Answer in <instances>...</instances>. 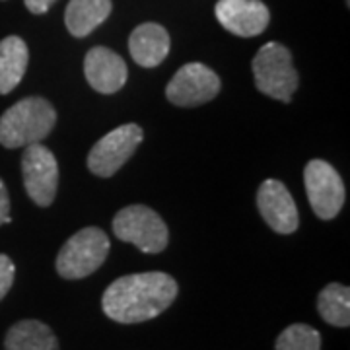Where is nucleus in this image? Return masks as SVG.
Segmentation results:
<instances>
[{
    "instance_id": "obj_1",
    "label": "nucleus",
    "mask_w": 350,
    "mask_h": 350,
    "mask_svg": "<svg viewBox=\"0 0 350 350\" xmlns=\"http://www.w3.org/2000/svg\"><path fill=\"white\" fill-rule=\"evenodd\" d=\"M177 298V282L165 273H137L117 278L103 292V313L117 323H142L163 313Z\"/></svg>"
},
{
    "instance_id": "obj_2",
    "label": "nucleus",
    "mask_w": 350,
    "mask_h": 350,
    "mask_svg": "<svg viewBox=\"0 0 350 350\" xmlns=\"http://www.w3.org/2000/svg\"><path fill=\"white\" fill-rule=\"evenodd\" d=\"M57 125V111L43 98H24L0 117V144L4 148H22L39 144Z\"/></svg>"
},
{
    "instance_id": "obj_3",
    "label": "nucleus",
    "mask_w": 350,
    "mask_h": 350,
    "mask_svg": "<svg viewBox=\"0 0 350 350\" xmlns=\"http://www.w3.org/2000/svg\"><path fill=\"white\" fill-rule=\"evenodd\" d=\"M253 76L257 90L278 101L292 100L298 90V72L292 63V53L276 43H265L253 59Z\"/></svg>"
},
{
    "instance_id": "obj_4",
    "label": "nucleus",
    "mask_w": 350,
    "mask_h": 350,
    "mask_svg": "<svg viewBox=\"0 0 350 350\" xmlns=\"http://www.w3.org/2000/svg\"><path fill=\"white\" fill-rule=\"evenodd\" d=\"M111 250L107 234L100 228H84L76 232L59 251L57 257V273L66 280L86 278L96 273L105 262Z\"/></svg>"
},
{
    "instance_id": "obj_5",
    "label": "nucleus",
    "mask_w": 350,
    "mask_h": 350,
    "mask_svg": "<svg viewBox=\"0 0 350 350\" xmlns=\"http://www.w3.org/2000/svg\"><path fill=\"white\" fill-rule=\"evenodd\" d=\"M113 234L125 243L137 245L142 253H162L170 241L162 216L144 204L125 206L115 214Z\"/></svg>"
},
{
    "instance_id": "obj_6",
    "label": "nucleus",
    "mask_w": 350,
    "mask_h": 350,
    "mask_svg": "<svg viewBox=\"0 0 350 350\" xmlns=\"http://www.w3.org/2000/svg\"><path fill=\"white\" fill-rule=\"evenodd\" d=\"M144 138V131L137 123L113 129L105 137H101L88 154V170L98 177H111L137 152Z\"/></svg>"
},
{
    "instance_id": "obj_7",
    "label": "nucleus",
    "mask_w": 350,
    "mask_h": 350,
    "mask_svg": "<svg viewBox=\"0 0 350 350\" xmlns=\"http://www.w3.org/2000/svg\"><path fill=\"white\" fill-rule=\"evenodd\" d=\"M304 183L312 211L321 220H333L347 199L345 183L338 172L323 160H312L304 170Z\"/></svg>"
},
{
    "instance_id": "obj_8",
    "label": "nucleus",
    "mask_w": 350,
    "mask_h": 350,
    "mask_svg": "<svg viewBox=\"0 0 350 350\" xmlns=\"http://www.w3.org/2000/svg\"><path fill=\"white\" fill-rule=\"evenodd\" d=\"M22 175L29 199L38 206H49L59 189V163L55 154L41 142L25 146L22 156Z\"/></svg>"
},
{
    "instance_id": "obj_9",
    "label": "nucleus",
    "mask_w": 350,
    "mask_h": 350,
    "mask_svg": "<svg viewBox=\"0 0 350 350\" xmlns=\"http://www.w3.org/2000/svg\"><path fill=\"white\" fill-rule=\"evenodd\" d=\"M220 78L202 63L181 66L165 88V96L177 107H197L214 100L220 92Z\"/></svg>"
},
{
    "instance_id": "obj_10",
    "label": "nucleus",
    "mask_w": 350,
    "mask_h": 350,
    "mask_svg": "<svg viewBox=\"0 0 350 350\" xmlns=\"http://www.w3.org/2000/svg\"><path fill=\"white\" fill-rule=\"evenodd\" d=\"M257 208L262 220L276 234H292L300 226V216L290 191L278 179H265L257 191Z\"/></svg>"
},
{
    "instance_id": "obj_11",
    "label": "nucleus",
    "mask_w": 350,
    "mask_h": 350,
    "mask_svg": "<svg viewBox=\"0 0 350 350\" xmlns=\"http://www.w3.org/2000/svg\"><path fill=\"white\" fill-rule=\"evenodd\" d=\"M214 14L222 27L238 38H255L271 22L269 8L261 0H218Z\"/></svg>"
},
{
    "instance_id": "obj_12",
    "label": "nucleus",
    "mask_w": 350,
    "mask_h": 350,
    "mask_svg": "<svg viewBox=\"0 0 350 350\" xmlns=\"http://www.w3.org/2000/svg\"><path fill=\"white\" fill-rule=\"evenodd\" d=\"M84 75L90 86L100 94H115L125 86L129 68L125 61L107 47H94L84 59Z\"/></svg>"
},
{
    "instance_id": "obj_13",
    "label": "nucleus",
    "mask_w": 350,
    "mask_h": 350,
    "mask_svg": "<svg viewBox=\"0 0 350 350\" xmlns=\"http://www.w3.org/2000/svg\"><path fill=\"white\" fill-rule=\"evenodd\" d=\"M129 51L142 68H156L170 53V33L160 24H140L129 38Z\"/></svg>"
},
{
    "instance_id": "obj_14",
    "label": "nucleus",
    "mask_w": 350,
    "mask_h": 350,
    "mask_svg": "<svg viewBox=\"0 0 350 350\" xmlns=\"http://www.w3.org/2000/svg\"><path fill=\"white\" fill-rule=\"evenodd\" d=\"M111 0H70L64 12V24L70 36L86 38L111 14Z\"/></svg>"
},
{
    "instance_id": "obj_15",
    "label": "nucleus",
    "mask_w": 350,
    "mask_h": 350,
    "mask_svg": "<svg viewBox=\"0 0 350 350\" xmlns=\"http://www.w3.org/2000/svg\"><path fill=\"white\" fill-rule=\"evenodd\" d=\"M29 51L22 38L10 36L0 41V94H10L24 78Z\"/></svg>"
},
{
    "instance_id": "obj_16",
    "label": "nucleus",
    "mask_w": 350,
    "mask_h": 350,
    "mask_svg": "<svg viewBox=\"0 0 350 350\" xmlns=\"http://www.w3.org/2000/svg\"><path fill=\"white\" fill-rule=\"evenodd\" d=\"M4 350H59V340L45 323L24 319L8 329Z\"/></svg>"
},
{
    "instance_id": "obj_17",
    "label": "nucleus",
    "mask_w": 350,
    "mask_h": 350,
    "mask_svg": "<svg viewBox=\"0 0 350 350\" xmlns=\"http://www.w3.org/2000/svg\"><path fill=\"white\" fill-rule=\"evenodd\" d=\"M317 312L329 325H350V290L345 284H327L317 298Z\"/></svg>"
},
{
    "instance_id": "obj_18",
    "label": "nucleus",
    "mask_w": 350,
    "mask_h": 350,
    "mask_svg": "<svg viewBox=\"0 0 350 350\" xmlns=\"http://www.w3.org/2000/svg\"><path fill=\"white\" fill-rule=\"evenodd\" d=\"M276 350H321V335L306 323L286 327L276 338Z\"/></svg>"
},
{
    "instance_id": "obj_19",
    "label": "nucleus",
    "mask_w": 350,
    "mask_h": 350,
    "mask_svg": "<svg viewBox=\"0 0 350 350\" xmlns=\"http://www.w3.org/2000/svg\"><path fill=\"white\" fill-rule=\"evenodd\" d=\"M14 276H16V267H14L12 259L8 255L0 253V300L10 292Z\"/></svg>"
},
{
    "instance_id": "obj_20",
    "label": "nucleus",
    "mask_w": 350,
    "mask_h": 350,
    "mask_svg": "<svg viewBox=\"0 0 350 350\" xmlns=\"http://www.w3.org/2000/svg\"><path fill=\"white\" fill-rule=\"evenodd\" d=\"M12 216H10V195L8 189L4 185V181L0 179V226L10 224Z\"/></svg>"
},
{
    "instance_id": "obj_21",
    "label": "nucleus",
    "mask_w": 350,
    "mask_h": 350,
    "mask_svg": "<svg viewBox=\"0 0 350 350\" xmlns=\"http://www.w3.org/2000/svg\"><path fill=\"white\" fill-rule=\"evenodd\" d=\"M24 2L31 14H45L57 0H24Z\"/></svg>"
}]
</instances>
